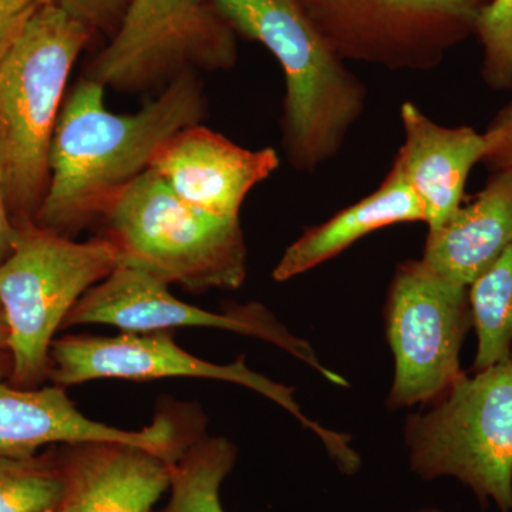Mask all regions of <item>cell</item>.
<instances>
[{"label": "cell", "mask_w": 512, "mask_h": 512, "mask_svg": "<svg viewBox=\"0 0 512 512\" xmlns=\"http://www.w3.org/2000/svg\"><path fill=\"white\" fill-rule=\"evenodd\" d=\"M100 220L119 265L190 292L241 288L248 254L239 218H221L181 200L151 168L121 190Z\"/></svg>", "instance_id": "cell-4"}, {"label": "cell", "mask_w": 512, "mask_h": 512, "mask_svg": "<svg viewBox=\"0 0 512 512\" xmlns=\"http://www.w3.org/2000/svg\"><path fill=\"white\" fill-rule=\"evenodd\" d=\"M90 30L52 3L0 56V180L18 227L35 224L74 63Z\"/></svg>", "instance_id": "cell-3"}, {"label": "cell", "mask_w": 512, "mask_h": 512, "mask_svg": "<svg viewBox=\"0 0 512 512\" xmlns=\"http://www.w3.org/2000/svg\"><path fill=\"white\" fill-rule=\"evenodd\" d=\"M468 301L477 335L474 370L511 359L512 245L468 286Z\"/></svg>", "instance_id": "cell-19"}, {"label": "cell", "mask_w": 512, "mask_h": 512, "mask_svg": "<svg viewBox=\"0 0 512 512\" xmlns=\"http://www.w3.org/2000/svg\"><path fill=\"white\" fill-rule=\"evenodd\" d=\"M234 33L211 0H128L119 29L86 77L121 93H160L185 73L231 69L238 56Z\"/></svg>", "instance_id": "cell-7"}, {"label": "cell", "mask_w": 512, "mask_h": 512, "mask_svg": "<svg viewBox=\"0 0 512 512\" xmlns=\"http://www.w3.org/2000/svg\"><path fill=\"white\" fill-rule=\"evenodd\" d=\"M279 165L275 148L248 150L201 123L168 140L150 168L192 207L215 217L239 218L249 192Z\"/></svg>", "instance_id": "cell-13"}, {"label": "cell", "mask_w": 512, "mask_h": 512, "mask_svg": "<svg viewBox=\"0 0 512 512\" xmlns=\"http://www.w3.org/2000/svg\"><path fill=\"white\" fill-rule=\"evenodd\" d=\"M57 460L64 490L53 512H153L170 488L173 461L131 444H66Z\"/></svg>", "instance_id": "cell-14"}, {"label": "cell", "mask_w": 512, "mask_h": 512, "mask_svg": "<svg viewBox=\"0 0 512 512\" xmlns=\"http://www.w3.org/2000/svg\"><path fill=\"white\" fill-rule=\"evenodd\" d=\"M119 264L116 248L103 235L77 242L36 224L18 227L12 252L0 264V306L15 386L35 387L49 376L57 330Z\"/></svg>", "instance_id": "cell-5"}, {"label": "cell", "mask_w": 512, "mask_h": 512, "mask_svg": "<svg viewBox=\"0 0 512 512\" xmlns=\"http://www.w3.org/2000/svg\"><path fill=\"white\" fill-rule=\"evenodd\" d=\"M414 512H443L440 510H436V508H424V510L414 511Z\"/></svg>", "instance_id": "cell-27"}, {"label": "cell", "mask_w": 512, "mask_h": 512, "mask_svg": "<svg viewBox=\"0 0 512 512\" xmlns=\"http://www.w3.org/2000/svg\"><path fill=\"white\" fill-rule=\"evenodd\" d=\"M235 32L264 45L285 74L282 147L313 173L338 156L366 109L367 90L295 0H211Z\"/></svg>", "instance_id": "cell-2"}, {"label": "cell", "mask_w": 512, "mask_h": 512, "mask_svg": "<svg viewBox=\"0 0 512 512\" xmlns=\"http://www.w3.org/2000/svg\"><path fill=\"white\" fill-rule=\"evenodd\" d=\"M386 336L394 357L390 410L437 402L464 375L460 352L473 328L468 288L423 261L397 266L387 292Z\"/></svg>", "instance_id": "cell-9"}, {"label": "cell", "mask_w": 512, "mask_h": 512, "mask_svg": "<svg viewBox=\"0 0 512 512\" xmlns=\"http://www.w3.org/2000/svg\"><path fill=\"white\" fill-rule=\"evenodd\" d=\"M0 356V457L28 458L53 444L117 441L147 448L174 461L205 433L200 410L174 409L168 404L153 423L138 431L121 430L84 416L67 396L66 387L30 389L5 382V359Z\"/></svg>", "instance_id": "cell-12"}, {"label": "cell", "mask_w": 512, "mask_h": 512, "mask_svg": "<svg viewBox=\"0 0 512 512\" xmlns=\"http://www.w3.org/2000/svg\"><path fill=\"white\" fill-rule=\"evenodd\" d=\"M174 377L241 384L262 394L312 430L342 473L352 476L359 470V454L350 447L352 437L308 419L293 397L292 387L249 369L244 356L229 365L207 362L181 349L175 343L173 330L121 332L116 336L66 335L55 339L50 350L49 379L63 387L97 379L146 382Z\"/></svg>", "instance_id": "cell-8"}, {"label": "cell", "mask_w": 512, "mask_h": 512, "mask_svg": "<svg viewBox=\"0 0 512 512\" xmlns=\"http://www.w3.org/2000/svg\"><path fill=\"white\" fill-rule=\"evenodd\" d=\"M235 461L231 441L201 434L171 463L170 500L163 512H224L220 488Z\"/></svg>", "instance_id": "cell-18"}, {"label": "cell", "mask_w": 512, "mask_h": 512, "mask_svg": "<svg viewBox=\"0 0 512 512\" xmlns=\"http://www.w3.org/2000/svg\"><path fill=\"white\" fill-rule=\"evenodd\" d=\"M404 437L417 476L457 478L481 504L512 512V357L464 373L433 410L407 419Z\"/></svg>", "instance_id": "cell-6"}, {"label": "cell", "mask_w": 512, "mask_h": 512, "mask_svg": "<svg viewBox=\"0 0 512 512\" xmlns=\"http://www.w3.org/2000/svg\"><path fill=\"white\" fill-rule=\"evenodd\" d=\"M83 325H110L121 332L147 333L178 328L228 330L272 343L291 353L336 386L348 387L343 376L319 362L306 340L296 338L258 303L237 305L218 313L205 311L175 298L168 284L141 269L119 265L93 286L64 320L62 329Z\"/></svg>", "instance_id": "cell-11"}, {"label": "cell", "mask_w": 512, "mask_h": 512, "mask_svg": "<svg viewBox=\"0 0 512 512\" xmlns=\"http://www.w3.org/2000/svg\"><path fill=\"white\" fill-rule=\"evenodd\" d=\"M106 87L84 77L64 100L49 154V187L35 224L63 237L100 220L110 201L146 173L168 140L207 113L195 73H185L134 113H113Z\"/></svg>", "instance_id": "cell-1"}, {"label": "cell", "mask_w": 512, "mask_h": 512, "mask_svg": "<svg viewBox=\"0 0 512 512\" xmlns=\"http://www.w3.org/2000/svg\"><path fill=\"white\" fill-rule=\"evenodd\" d=\"M424 222L419 198L402 175L390 168L382 185L328 221L306 229L302 237L289 245L272 272L276 282H285L311 271L323 262L342 254L359 239L379 229Z\"/></svg>", "instance_id": "cell-17"}, {"label": "cell", "mask_w": 512, "mask_h": 512, "mask_svg": "<svg viewBox=\"0 0 512 512\" xmlns=\"http://www.w3.org/2000/svg\"><path fill=\"white\" fill-rule=\"evenodd\" d=\"M512 245V164L500 167L467 207L429 231L421 261L437 274L470 286Z\"/></svg>", "instance_id": "cell-16"}, {"label": "cell", "mask_w": 512, "mask_h": 512, "mask_svg": "<svg viewBox=\"0 0 512 512\" xmlns=\"http://www.w3.org/2000/svg\"><path fill=\"white\" fill-rule=\"evenodd\" d=\"M345 62L389 70L436 69L476 30L487 0H295Z\"/></svg>", "instance_id": "cell-10"}, {"label": "cell", "mask_w": 512, "mask_h": 512, "mask_svg": "<svg viewBox=\"0 0 512 512\" xmlns=\"http://www.w3.org/2000/svg\"><path fill=\"white\" fill-rule=\"evenodd\" d=\"M63 490L57 456L0 457V512H53Z\"/></svg>", "instance_id": "cell-20"}, {"label": "cell", "mask_w": 512, "mask_h": 512, "mask_svg": "<svg viewBox=\"0 0 512 512\" xmlns=\"http://www.w3.org/2000/svg\"><path fill=\"white\" fill-rule=\"evenodd\" d=\"M16 234H18V227L10 217L8 198H6L5 188L0 180V264L12 252Z\"/></svg>", "instance_id": "cell-25"}, {"label": "cell", "mask_w": 512, "mask_h": 512, "mask_svg": "<svg viewBox=\"0 0 512 512\" xmlns=\"http://www.w3.org/2000/svg\"><path fill=\"white\" fill-rule=\"evenodd\" d=\"M55 0H0V56L20 33Z\"/></svg>", "instance_id": "cell-23"}, {"label": "cell", "mask_w": 512, "mask_h": 512, "mask_svg": "<svg viewBox=\"0 0 512 512\" xmlns=\"http://www.w3.org/2000/svg\"><path fill=\"white\" fill-rule=\"evenodd\" d=\"M8 339V323H6L5 313H3L2 306H0V356L9 355Z\"/></svg>", "instance_id": "cell-26"}, {"label": "cell", "mask_w": 512, "mask_h": 512, "mask_svg": "<svg viewBox=\"0 0 512 512\" xmlns=\"http://www.w3.org/2000/svg\"><path fill=\"white\" fill-rule=\"evenodd\" d=\"M491 150L485 160L497 164L498 167L512 164V106L504 110L488 128Z\"/></svg>", "instance_id": "cell-24"}, {"label": "cell", "mask_w": 512, "mask_h": 512, "mask_svg": "<svg viewBox=\"0 0 512 512\" xmlns=\"http://www.w3.org/2000/svg\"><path fill=\"white\" fill-rule=\"evenodd\" d=\"M400 119L404 143L392 168L419 198L434 231L461 207L471 168L490 154V138L470 127L440 126L412 101L403 103Z\"/></svg>", "instance_id": "cell-15"}, {"label": "cell", "mask_w": 512, "mask_h": 512, "mask_svg": "<svg viewBox=\"0 0 512 512\" xmlns=\"http://www.w3.org/2000/svg\"><path fill=\"white\" fill-rule=\"evenodd\" d=\"M484 77L497 90H512V0H491L478 13Z\"/></svg>", "instance_id": "cell-21"}, {"label": "cell", "mask_w": 512, "mask_h": 512, "mask_svg": "<svg viewBox=\"0 0 512 512\" xmlns=\"http://www.w3.org/2000/svg\"><path fill=\"white\" fill-rule=\"evenodd\" d=\"M64 12L83 23L90 32H116L126 13L128 0H55Z\"/></svg>", "instance_id": "cell-22"}]
</instances>
